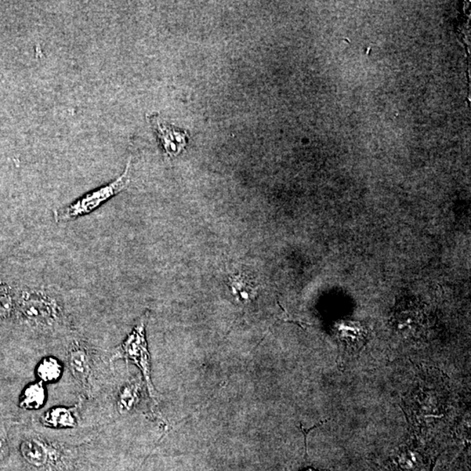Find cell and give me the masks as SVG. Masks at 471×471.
<instances>
[{"instance_id": "6da1fadb", "label": "cell", "mask_w": 471, "mask_h": 471, "mask_svg": "<svg viewBox=\"0 0 471 471\" xmlns=\"http://www.w3.org/2000/svg\"><path fill=\"white\" fill-rule=\"evenodd\" d=\"M17 310L24 323L39 333H58L68 323L63 297L49 286L22 290L18 297Z\"/></svg>"}, {"instance_id": "7a4b0ae2", "label": "cell", "mask_w": 471, "mask_h": 471, "mask_svg": "<svg viewBox=\"0 0 471 471\" xmlns=\"http://www.w3.org/2000/svg\"><path fill=\"white\" fill-rule=\"evenodd\" d=\"M130 169H131V158L127 164L124 172L113 182L88 192V193L71 202L70 205L56 209L53 212L56 222L60 224L70 222V221L77 219L79 217L89 215V214L96 211L98 208H100L110 199L125 191L128 188L130 181H131V176H130L131 170Z\"/></svg>"}, {"instance_id": "3957f363", "label": "cell", "mask_w": 471, "mask_h": 471, "mask_svg": "<svg viewBox=\"0 0 471 471\" xmlns=\"http://www.w3.org/2000/svg\"><path fill=\"white\" fill-rule=\"evenodd\" d=\"M118 359H124L127 361H131L138 367L144 377L150 397L153 401H157V393L151 379L150 355L148 349L146 335H145L144 321H141L140 323L136 325L130 335L127 337L124 342L115 351L111 358V361H117Z\"/></svg>"}, {"instance_id": "277c9868", "label": "cell", "mask_w": 471, "mask_h": 471, "mask_svg": "<svg viewBox=\"0 0 471 471\" xmlns=\"http://www.w3.org/2000/svg\"><path fill=\"white\" fill-rule=\"evenodd\" d=\"M20 451L25 461L39 471H60L70 465V458L63 448L41 438L25 439L20 444Z\"/></svg>"}, {"instance_id": "5b68a950", "label": "cell", "mask_w": 471, "mask_h": 471, "mask_svg": "<svg viewBox=\"0 0 471 471\" xmlns=\"http://www.w3.org/2000/svg\"><path fill=\"white\" fill-rule=\"evenodd\" d=\"M67 366L82 389L91 392L93 376V355L89 344L84 340H72L67 349Z\"/></svg>"}, {"instance_id": "8992f818", "label": "cell", "mask_w": 471, "mask_h": 471, "mask_svg": "<svg viewBox=\"0 0 471 471\" xmlns=\"http://www.w3.org/2000/svg\"><path fill=\"white\" fill-rule=\"evenodd\" d=\"M167 157L174 158L186 148L188 133L164 121L157 115L148 117Z\"/></svg>"}, {"instance_id": "52a82bcc", "label": "cell", "mask_w": 471, "mask_h": 471, "mask_svg": "<svg viewBox=\"0 0 471 471\" xmlns=\"http://www.w3.org/2000/svg\"><path fill=\"white\" fill-rule=\"evenodd\" d=\"M79 404L81 402L72 407L57 406V407L51 408L41 416V422L51 429H74L78 426L79 423Z\"/></svg>"}, {"instance_id": "ba28073f", "label": "cell", "mask_w": 471, "mask_h": 471, "mask_svg": "<svg viewBox=\"0 0 471 471\" xmlns=\"http://www.w3.org/2000/svg\"><path fill=\"white\" fill-rule=\"evenodd\" d=\"M46 401L45 384L36 382L25 387L20 398L19 405L25 411H39Z\"/></svg>"}, {"instance_id": "9c48e42d", "label": "cell", "mask_w": 471, "mask_h": 471, "mask_svg": "<svg viewBox=\"0 0 471 471\" xmlns=\"http://www.w3.org/2000/svg\"><path fill=\"white\" fill-rule=\"evenodd\" d=\"M63 364L59 359L46 356L39 362L35 374L39 382L44 384L57 382L63 375Z\"/></svg>"}, {"instance_id": "30bf717a", "label": "cell", "mask_w": 471, "mask_h": 471, "mask_svg": "<svg viewBox=\"0 0 471 471\" xmlns=\"http://www.w3.org/2000/svg\"><path fill=\"white\" fill-rule=\"evenodd\" d=\"M139 392V384L136 382L126 384L120 389L117 400L120 414H128L132 411L138 401Z\"/></svg>"}, {"instance_id": "8fae6325", "label": "cell", "mask_w": 471, "mask_h": 471, "mask_svg": "<svg viewBox=\"0 0 471 471\" xmlns=\"http://www.w3.org/2000/svg\"><path fill=\"white\" fill-rule=\"evenodd\" d=\"M18 298L10 286L0 283V321L8 320L17 310Z\"/></svg>"}, {"instance_id": "7c38bea8", "label": "cell", "mask_w": 471, "mask_h": 471, "mask_svg": "<svg viewBox=\"0 0 471 471\" xmlns=\"http://www.w3.org/2000/svg\"><path fill=\"white\" fill-rule=\"evenodd\" d=\"M8 453V444L5 431L0 427V460H2Z\"/></svg>"}, {"instance_id": "4fadbf2b", "label": "cell", "mask_w": 471, "mask_h": 471, "mask_svg": "<svg viewBox=\"0 0 471 471\" xmlns=\"http://www.w3.org/2000/svg\"><path fill=\"white\" fill-rule=\"evenodd\" d=\"M305 471H318V470H314V469H308V470H305ZM325 471H328V470H325Z\"/></svg>"}]
</instances>
